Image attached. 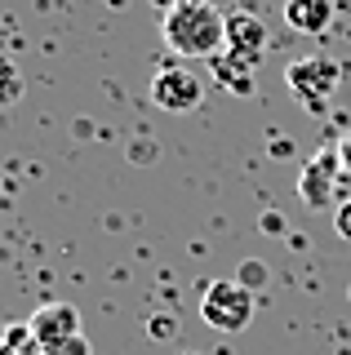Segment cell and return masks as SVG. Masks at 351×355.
<instances>
[{"label":"cell","instance_id":"obj_7","mask_svg":"<svg viewBox=\"0 0 351 355\" xmlns=\"http://www.w3.org/2000/svg\"><path fill=\"white\" fill-rule=\"evenodd\" d=\"M27 329H31V338H36L40 347H53V342L80 333V311H76L71 302H45V306L31 311Z\"/></svg>","mask_w":351,"mask_h":355},{"label":"cell","instance_id":"obj_5","mask_svg":"<svg viewBox=\"0 0 351 355\" xmlns=\"http://www.w3.org/2000/svg\"><path fill=\"white\" fill-rule=\"evenodd\" d=\"M343 182H351L347 169H343V155H338V147H325L302 164L298 196H302V205H311V209H338V187Z\"/></svg>","mask_w":351,"mask_h":355},{"label":"cell","instance_id":"obj_3","mask_svg":"<svg viewBox=\"0 0 351 355\" xmlns=\"http://www.w3.org/2000/svg\"><path fill=\"white\" fill-rule=\"evenodd\" d=\"M200 320L218 333H240L254 320V288L240 280H209L200 293Z\"/></svg>","mask_w":351,"mask_h":355},{"label":"cell","instance_id":"obj_12","mask_svg":"<svg viewBox=\"0 0 351 355\" xmlns=\"http://www.w3.org/2000/svg\"><path fill=\"white\" fill-rule=\"evenodd\" d=\"M45 355H94V347H89L85 333H76V338H62V342H53V347H45Z\"/></svg>","mask_w":351,"mask_h":355},{"label":"cell","instance_id":"obj_10","mask_svg":"<svg viewBox=\"0 0 351 355\" xmlns=\"http://www.w3.org/2000/svg\"><path fill=\"white\" fill-rule=\"evenodd\" d=\"M0 355H45V347L31 338L27 324H14L5 333V342H0Z\"/></svg>","mask_w":351,"mask_h":355},{"label":"cell","instance_id":"obj_1","mask_svg":"<svg viewBox=\"0 0 351 355\" xmlns=\"http://www.w3.org/2000/svg\"><path fill=\"white\" fill-rule=\"evenodd\" d=\"M160 36L178 58H218L227 44V14L214 0H173L160 18Z\"/></svg>","mask_w":351,"mask_h":355},{"label":"cell","instance_id":"obj_13","mask_svg":"<svg viewBox=\"0 0 351 355\" xmlns=\"http://www.w3.org/2000/svg\"><path fill=\"white\" fill-rule=\"evenodd\" d=\"M334 231H338L343 240H351V196L338 200V209H334Z\"/></svg>","mask_w":351,"mask_h":355},{"label":"cell","instance_id":"obj_4","mask_svg":"<svg viewBox=\"0 0 351 355\" xmlns=\"http://www.w3.org/2000/svg\"><path fill=\"white\" fill-rule=\"evenodd\" d=\"M151 103H156L164 116H191V111L205 103V80L187 62H164V67H156V76H151Z\"/></svg>","mask_w":351,"mask_h":355},{"label":"cell","instance_id":"obj_8","mask_svg":"<svg viewBox=\"0 0 351 355\" xmlns=\"http://www.w3.org/2000/svg\"><path fill=\"white\" fill-rule=\"evenodd\" d=\"M284 22L298 36H325L334 22V0H284Z\"/></svg>","mask_w":351,"mask_h":355},{"label":"cell","instance_id":"obj_2","mask_svg":"<svg viewBox=\"0 0 351 355\" xmlns=\"http://www.w3.org/2000/svg\"><path fill=\"white\" fill-rule=\"evenodd\" d=\"M284 85H289V94L298 98L302 111L320 116V111L329 107V98L338 94V85H343V62L320 58V53L298 58V62H289V71H284Z\"/></svg>","mask_w":351,"mask_h":355},{"label":"cell","instance_id":"obj_15","mask_svg":"<svg viewBox=\"0 0 351 355\" xmlns=\"http://www.w3.org/2000/svg\"><path fill=\"white\" fill-rule=\"evenodd\" d=\"M338 155H343V169H347V178H351V133L338 142Z\"/></svg>","mask_w":351,"mask_h":355},{"label":"cell","instance_id":"obj_9","mask_svg":"<svg viewBox=\"0 0 351 355\" xmlns=\"http://www.w3.org/2000/svg\"><path fill=\"white\" fill-rule=\"evenodd\" d=\"M214 67V80L223 89H232V94H254V67L232 58V53H218V58H209Z\"/></svg>","mask_w":351,"mask_h":355},{"label":"cell","instance_id":"obj_14","mask_svg":"<svg viewBox=\"0 0 351 355\" xmlns=\"http://www.w3.org/2000/svg\"><path fill=\"white\" fill-rule=\"evenodd\" d=\"M236 280L245 284V288H258L262 280H267V266H262V262H245V266H240V275H236Z\"/></svg>","mask_w":351,"mask_h":355},{"label":"cell","instance_id":"obj_11","mask_svg":"<svg viewBox=\"0 0 351 355\" xmlns=\"http://www.w3.org/2000/svg\"><path fill=\"white\" fill-rule=\"evenodd\" d=\"M18 98H23V76H18V67L0 53V107H14Z\"/></svg>","mask_w":351,"mask_h":355},{"label":"cell","instance_id":"obj_6","mask_svg":"<svg viewBox=\"0 0 351 355\" xmlns=\"http://www.w3.org/2000/svg\"><path fill=\"white\" fill-rule=\"evenodd\" d=\"M223 53H232V58L258 67L262 53H267V27H262V18H254L249 9L227 14V44H223Z\"/></svg>","mask_w":351,"mask_h":355}]
</instances>
